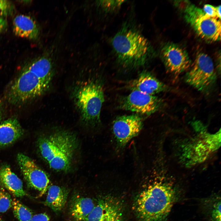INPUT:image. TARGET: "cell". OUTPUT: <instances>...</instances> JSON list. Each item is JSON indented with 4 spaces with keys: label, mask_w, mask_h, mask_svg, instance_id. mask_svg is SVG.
<instances>
[{
    "label": "cell",
    "mask_w": 221,
    "mask_h": 221,
    "mask_svg": "<svg viewBox=\"0 0 221 221\" xmlns=\"http://www.w3.org/2000/svg\"><path fill=\"white\" fill-rule=\"evenodd\" d=\"M7 25V21L5 18L0 17V33L5 29Z\"/></svg>",
    "instance_id": "cell-26"
},
{
    "label": "cell",
    "mask_w": 221,
    "mask_h": 221,
    "mask_svg": "<svg viewBox=\"0 0 221 221\" xmlns=\"http://www.w3.org/2000/svg\"><path fill=\"white\" fill-rule=\"evenodd\" d=\"M37 145L41 157L51 169L64 172L70 169L78 146L73 134L66 130H57L40 137Z\"/></svg>",
    "instance_id": "cell-3"
},
{
    "label": "cell",
    "mask_w": 221,
    "mask_h": 221,
    "mask_svg": "<svg viewBox=\"0 0 221 221\" xmlns=\"http://www.w3.org/2000/svg\"><path fill=\"white\" fill-rule=\"evenodd\" d=\"M124 214L122 202L114 196L107 195L97 200L87 221H123Z\"/></svg>",
    "instance_id": "cell-10"
},
{
    "label": "cell",
    "mask_w": 221,
    "mask_h": 221,
    "mask_svg": "<svg viewBox=\"0 0 221 221\" xmlns=\"http://www.w3.org/2000/svg\"><path fill=\"white\" fill-rule=\"evenodd\" d=\"M17 160L28 185L39 192L41 195L45 194L49 183V179L46 173L31 158L22 153L17 155Z\"/></svg>",
    "instance_id": "cell-11"
},
{
    "label": "cell",
    "mask_w": 221,
    "mask_h": 221,
    "mask_svg": "<svg viewBox=\"0 0 221 221\" xmlns=\"http://www.w3.org/2000/svg\"><path fill=\"white\" fill-rule=\"evenodd\" d=\"M162 104V101L157 97L134 90L121 99L119 107L123 110L148 116L158 110Z\"/></svg>",
    "instance_id": "cell-9"
},
{
    "label": "cell",
    "mask_w": 221,
    "mask_h": 221,
    "mask_svg": "<svg viewBox=\"0 0 221 221\" xmlns=\"http://www.w3.org/2000/svg\"><path fill=\"white\" fill-rule=\"evenodd\" d=\"M13 7L9 1L0 0V17L5 18L12 12Z\"/></svg>",
    "instance_id": "cell-23"
},
{
    "label": "cell",
    "mask_w": 221,
    "mask_h": 221,
    "mask_svg": "<svg viewBox=\"0 0 221 221\" xmlns=\"http://www.w3.org/2000/svg\"><path fill=\"white\" fill-rule=\"evenodd\" d=\"M165 66L169 72L180 74L188 69L191 61L186 51L178 45L172 43L165 45L160 52Z\"/></svg>",
    "instance_id": "cell-12"
},
{
    "label": "cell",
    "mask_w": 221,
    "mask_h": 221,
    "mask_svg": "<svg viewBox=\"0 0 221 221\" xmlns=\"http://www.w3.org/2000/svg\"><path fill=\"white\" fill-rule=\"evenodd\" d=\"M52 81L41 78L25 68L10 86L6 94L7 100L14 105L26 103L45 93Z\"/></svg>",
    "instance_id": "cell-5"
},
{
    "label": "cell",
    "mask_w": 221,
    "mask_h": 221,
    "mask_svg": "<svg viewBox=\"0 0 221 221\" xmlns=\"http://www.w3.org/2000/svg\"><path fill=\"white\" fill-rule=\"evenodd\" d=\"M50 219L47 214L43 213L33 215L28 221H49Z\"/></svg>",
    "instance_id": "cell-25"
},
{
    "label": "cell",
    "mask_w": 221,
    "mask_h": 221,
    "mask_svg": "<svg viewBox=\"0 0 221 221\" xmlns=\"http://www.w3.org/2000/svg\"><path fill=\"white\" fill-rule=\"evenodd\" d=\"M184 12L185 20L199 36L210 41L220 40V19L209 17L202 9L191 4L187 5Z\"/></svg>",
    "instance_id": "cell-6"
},
{
    "label": "cell",
    "mask_w": 221,
    "mask_h": 221,
    "mask_svg": "<svg viewBox=\"0 0 221 221\" xmlns=\"http://www.w3.org/2000/svg\"><path fill=\"white\" fill-rule=\"evenodd\" d=\"M213 61L207 54L197 55L192 67L185 76L187 83L199 91L207 92L212 87L216 79Z\"/></svg>",
    "instance_id": "cell-7"
},
{
    "label": "cell",
    "mask_w": 221,
    "mask_h": 221,
    "mask_svg": "<svg viewBox=\"0 0 221 221\" xmlns=\"http://www.w3.org/2000/svg\"><path fill=\"white\" fill-rule=\"evenodd\" d=\"M116 60L126 69H136L144 66L152 54L147 39L134 25L123 24L111 40Z\"/></svg>",
    "instance_id": "cell-2"
},
{
    "label": "cell",
    "mask_w": 221,
    "mask_h": 221,
    "mask_svg": "<svg viewBox=\"0 0 221 221\" xmlns=\"http://www.w3.org/2000/svg\"><path fill=\"white\" fill-rule=\"evenodd\" d=\"M97 5L106 12H110L119 9L126 1L99 0L97 1Z\"/></svg>",
    "instance_id": "cell-21"
},
{
    "label": "cell",
    "mask_w": 221,
    "mask_h": 221,
    "mask_svg": "<svg viewBox=\"0 0 221 221\" xmlns=\"http://www.w3.org/2000/svg\"><path fill=\"white\" fill-rule=\"evenodd\" d=\"M13 31L17 36L30 40L36 39L39 34V28L36 21L30 16L20 14L13 21Z\"/></svg>",
    "instance_id": "cell-15"
},
{
    "label": "cell",
    "mask_w": 221,
    "mask_h": 221,
    "mask_svg": "<svg viewBox=\"0 0 221 221\" xmlns=\"http://www.w3.org/2000/svg\"><path fill=\"white\" fill-rule=\"evenodd\" d=\"M208 210L209 221H221V199L219 196L212 198Z\"/></svg>",
    "instance_id": "cell-20"
},
{
    "label": "cell",
    "mask_w": 221,
    "mask_h": 221,
    "mask_svg": "<svg viewBox=\"0 0 221 221\" xmlns=\"http://www.w3.org/2000/svg\"><path fill=\"white\" fill-rule=\"evenodd\" d=\"M2 104L1 100H0V123L1 122V121L2 119Z\"/></svg>",
    "instance_id": "cell-28"
},
{
    "label": "cell",
    "mask_w": 221,
    "mask_h": 221,
    "mask_svg": "<svg viewBox=\"0 0 221 221\" xmlns=\"http://www.w3.org/2000/svg\"><path fill=\"white\" fill-rule=\"evenodd\" d=\"M24 130L17 119L11 118L0 123V149L9 146L24 134Z\"/></svg>",
    "instance_id": "cell-14"
},
{
    "label": "cell",
    "mask_w": 221,
    "mask_h": 221,
    "mask_svg": "<svg viewBox=\"0 0 221 221\" xmlns=\"http://www.w3.org/2000/svg\"><path fill=\"white\" fill-rule=\"evenodd\" d=\"M177 190L169 181H154L136 196L134 209L138 221H167L178 198Z\"/></svg>",
    "instance_id": "cell-1"
},
{
    "label": "cell",
    "mask_w": 221,
    "mask_h": 221,
    "mask_svg": "<svg viewBox=\"0 0 221 221\" xmlns=\"http://www.w3.org/2000/svg\"><path fill=\"white\" fill-rule=\"evenodd\" d=\"M95 205L91 198L76 195L70 201V214L76 221H87V217Z\"/></svg>",
    "instance_id": "cell-16"
},
{
    "label": "cell",
    "mask_w": 221,
    "mask_h": 221,
    "mask_svg": "<svg viewBox=\"0 0 221 221\" xmlns=\"http://www.w3.org/2000/svg\"><path fill=\"white\" fill-rule=\"evenodd\" d=\"M0 183L16 197H22L26 194L21 180L7 165L0 167Z\"/></svg>",
    "instance_id": "cell-17"
},
{
    "label": "cell",
    "mask_w": 221,
    "mask_h": 221,
    "mask_svg": "<svg viewBox=\"0 0 221 221\" xmlns=\"http://www.w3.org/2000/svg\"><path fill=\"white\" fill-rule=\"evenodd\" d=\"M216 12L218 18L221 19V6L219 5L216 7Z\"/></svg>",
    "instance_id": "cell-27"
},
{
    "label": "cell",
    "mask_w": 221,
    "mask_h": 221,
    "mask_svg": "<svg viewBox=\"0 0 221 221\" xmlns=\"http://www.w3.org/2000/svg\"><path fill=\"white\" fill-rule=\"evenodd\" d=\"M74 97L82 120L92 126L99 123L101 109L104 101L101 82L93 80L86 82L76 87Z\"/></svg>",
    "instance_id": "cell-4"
},
{
    "label": "cell",
    "mask_w": 221,
    "mask_h": 221,
    "mask_svg": "<svg viewBox=\"0 0 221 221\" xmlns=\"http://www.w3.org/2000/svg\"><path fill=\"white\" fill-rule=\"evenodd\" d=\"M12 201L10 194L3 188H0V212L4 213L12 206Z\"/></svg>",
    "instance_id": "cell-22"
},
{
    "label": "cell",
    "mask_w": 221,
    "mask_h": 221,
    "mask_svg": "<svg viewBox=\"0 0 221 221\" xmlns=\"http://www.w3.org/2000/svg\"><path fill=\"white\" fill-rule=\"evenodd\" d=\"M44 204L54 211L58 212L65 206L68 198L69 191L66 188L52 185L49 186Z\"/></svg>",
    "instance_id": "cell-18"
},
{
    "label": "cell",
    "mask_w": 221,
    "mask_h": 221,
    "mask_svg": "<svg viewBox=\"0 0 221 221\" xmlns=\"http://www.w3.org/2000/svg\"><path fill=\"white\" fill-rule=\"evenodd\" d=\"M12 207L15 217L19 221H28L33 215L30 209L15 199L13 200Z\"/></svg>",
    "instance_id": "cell-19"
},
{
    "label": "cell",
    "mask_w": 221,
    "mask_h": 221,
    "mask_svg": "<svg viewBox=\"0 0 221 221\" xmlns=\"http://www.w3.org/2000/svg\"><path fill=\"white\" fill-rule=\"evenodd\" d=\"M203 10L204 12L209 17L219 18L216 12V7L207 4L204 6Z\"/></svg>",
    "instance_id": "cell-24"
},
{
    "label": "cell",
    "mask_w": 221,
    "mask_h": 221,
    "mask_svg": "<svg viewBox=\"0 0 221 221\" xmlns=\"http://www.w3.org/2000/svg\"><path fill=\"white\" fill-rule=\"evenodd\" d=\"M128 88L132 91H137L150 95L165 91L167 87L147 71L141 73L136 79L130 81Z\"/></svg>",
    "instance_id": "cell-13"
},
{
    "label": "cell",
    "mask_w": 221,
    "mask_h": 221,
    "mask_svg": "<svg viewBox=\"0 0 221 221\" xmlns=\"http://www.w3.org/2000/svg\"><path fill=\"white\" fill-rule=\"evenodd\" d=\"M0 221H2V219H1V218H0Z\"/></svg>",
    "instance_id": "cell-29"
},
{
    "label": "cell",
    "mask_w": 221,
    "mask_h": 221,
    "mask_svg": "<svg viewBox=\"0 0 221 221\" xmlns=\"http://www.w3.org/2000/svg\"><path fill=\"white\" fill-rule=\"evenodd\" d=\"M143 126L142 118L138 114L122 115L114 121L112 130L116 147L122 149L142 130Z\"/></svg>",
    "instance_id": "cell-8"
}]
</instances>
